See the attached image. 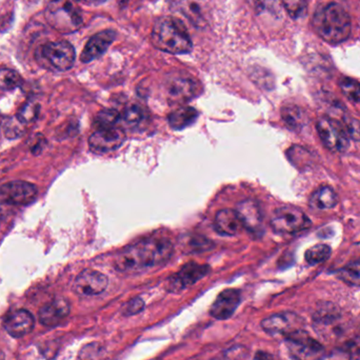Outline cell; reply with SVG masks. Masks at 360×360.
Returning a JSON list of instances; mask_svg holds the SVG:
<instances>
[{
	"instance_id": "38",
	"label": "cell",
	"mask_w": 360,
	"mask_h": 360,
	"mask_svg": "<svg viewBox=\"0 0 360 360\" xmlns=\"http://www.w3.org/2000/svg\"><path fill=\"white\" fill-rule=\"evenodd\" d=\"M75 1L86 4V6H99V4H103L105 0H75Z\"/></svg>"
},
{
	"instance_id": "39",
	"label": "cell",
	"mask_w": 360,
	"mask_h": 360,
	"mask_svg": "<svg viewBox=\"0 0 360 360\" xmlns=\"http://www.w3.org/2000/svg\"><path fill=\"white\" fill-rule=\"evenodd\" d=\"M254 360H273V357L269 353L259 351V352L256 353Z\"/></svg>"
},
{
	"instance_id": "18",
	"label": "cell",
	"mask_w": 360,
	"mask_h": 360,
	"mask_svg": "<svg viewBox=\"0 0 360 360\" xmlns=\"http://www.w3.org/2000/svg\"><path fill=\"white\" fill-rule=\"evenodd\" d=\"M34 317L29 311L18 310L11 313L4 321V330L12 338H20L31 333L34 329Z\"/></svg>"
},
{
	"instance_id": "15",
	"label": "cell",
	"mask_w": 360,
	"mask_h": 360,
	"mask_svg": "<svg viewBox=\"0 0 360 360\" xmlns=\"http://www.w3.org/2000/svg\"><path fill=\"white\" fill-rule=\"evenodd\" d=\"M210 272L207 264L188 262L184 264L177 274L169 279L168 288L170 291L179 292L184 288L194 285Z\"/></svg>"
},
{
	"instance_id": "25",
	"label": "cell",
	"mask_w": 360,
	"mask_h": 360,
	"mask_svg": "<svg viewBox=\"0 0 360 360\" xmlns=\"http://www.w3.org/2000/svg\"><path fill=\"white\" fill-rule=\"evenodd\" d=\"M283 122L292 130H302L307 124V116L297 105H287L281 110Z\"/></svg>"
},
{
	"instance_id": "37",
	"label": "cell",
	"mask_w": 360,
	"mask_h": 360,
	"mask_svg": "<svg viewBox=\"0 0 360 360\" xmlns=\"http://www.w3.org/2000/svg\"><path fill=\"white\" fill-rule=\"evenodd\" d=\"M44 137L40 136L39 139H38L37 143H33V145L31 146V151L33 154H38L40 153V152L42 151V141H44Z\"/></svg>"
},
{
	"instance_id": "27",
	"label": "cell",
	"mask_w": 360,
	"mask_h": 360,
	"mask_svg": "<svg viewBox=\"0 0 360 360\" xmlns=\"http://www.w3.org/2000/svg\"><path fill=\"white\" fill-rule=\"evenodd\" d=\"M120 120V114L116 110L105 109L101 110L95 118V126L97 130L103 129L116 128Z\"/></svg>"
},
{
	"instance_id": "6",
	"label": "cell",
	"mask_w": 360,
	"mask_h": 360,
	"mask_svg": "<svg viewBox=\"0 0 360 360\" xmlns=\"http://www.w3.org/2000/svg\"><path fill=\"white\" fill-rule=\"evenodd\" d=\"M308 216L294 205H283L273 212L271 226L273 230L283 234H294L310 228Z\"/></svg>"
},
{
	"instance_id": "3",
	"label": "cell",
	"mask_w": 360,
	"mask_h": 360,
	"mask_svg": "<svg viewBox=\"0 0 360 360\" xmlns=\"http://www.w3.org/2000/svg\"><path fill=\"white\" fill-rule=\"evenodd\" d=\"M152 42L158 50L170 54H186L193 44L186 27L176 18L164 16L158 18L152 30Z\"/></svg>"
},
{
	"instance_id": "5",
	"label": "cell",
	"mask_w": 360,
	"mask_h": 360,
	"mask_svg": "<svg viewBox=\"0 0 360 360\" xmlns=\"http://www.w3.org/2000/svg\"><path fill=\"white\" fill-rule=\"evenodd\" d=\"M285 345L293 360H323L326 350L314 338L304 330L285 336Z\"/></svg>"
},
{
	"instance_id": "22",
	"label": "cell",
	"mask_w": 360,
	"mask_h": 360,
	"mask_svg": "<svg viewBox=\"0 0 360 360\" xmlns=\"http://www.w3.org/2000/svg\"><path fill=\"white\" fill-rule=\"evenodd\" d=\"M309 202L313 209H333L338 205V195L331 186H321L311 195Z\"/></svg>"
},
{
	"instance_id": "9",
	"label": "cell",
	"mask_w": 360,
	"mask_h": 360,
	"mask_svg": "<svg viewBox=\"0 0 360 360\" xmlns=\"http://www.w3.org/2000/svg\"><path fill=\"white\" fill-rule=\"evenodd\" d=\"M41 54L58 71H68L75 63V49L68 41L48 42L41 46Z\"/></svg>"
},
{
	"instance_id": "35",
	"label": "cell",
	"mask_w": 360,
	"mask_h": 360,
	"mask_svg": "<svg viewBox=\"0 0 360 360\" xmlns=\"http://www.w3.org/2000/svg\"><path fill=\"white\" fill-rule=\"evenodd\" d=\"M21 124H22L19 122L17 117L8 120L6 124V128H4V134H6V136L10 139H14L21 136L23 133V128Z\"/></svg>"
},
{
	"instance_id": "20",
	"label": "cell",
	"mask_w": 360,
	"mask_h": 360,
	"mask_svg": "<svg viewBox=\"0 0 360 360\" xmlns=\"http://www.w3.org/2000/svg\"><path fill=\"white\" fill-rule=\"evenodd\" d=\"M237 214L243 222V228L251 232H258L262 226V216L259 205L253 199H245L238 203Z\"/></svg>"
},
{
	"instance_id": "10",
	"label": "cell",
	"mask_w": 360,
	"mask_h": 360,
	"mask_svg": "<svg viewBox=\"0 0 360 360\" xmlns=\"http://www.w3.org/2000/svg\"><path fill=\"white\" fill-rule=\"evenodd\" d=\"M171 10L184 16L194 27H205L210 16L209 0H170Z\"/></svg>"
},
{
	"instance_id": "17",
	"label": "cell",
	"mask_w": 360,
	"mask_h": 360,
	"mask_svg": "<svg viewBox=\"0 0 360 360\" xmlns=\"http://www.w3.org/2000/svg\"><path fill=\"white\" fill-rule=\"evenodd\" d=\"M115 37L116 33L113 30H105L91 37L80 56L82 63H91L105 54V51L113 44Z\"/></svg>"
},
{
	"instance_id": "29",
	"label": "cell",
	"mask_w": 360,
	"mask_h": 360,
	"mask_svg": "<svg viewBox=\"0 0 360 360\" xmlns=\"http://www.w3.org/2000/svg\"><path fill=\"white\" fill-rule=\"evenodd\" d=\"M22 84V78L14 70H0V89L4 91H13Z\"/></svg>"
},
{
	"instance_id": "32",
	"label": "cell",
	"mask_w": 360,
	"mask_h": 360,
	"mask_svg": "<svg viewBox=\"0 0 360 360\" xmlns=\"http://www.w3.org/2000/svg\"><path fill=\"white\" fill-rule=\"evenodd\" d=\"M143 117H145V112H143V108L139 107V105H129L122 114V120L130 127H135L141 124Z\"/></svg>"
},
{
	"instance_id": "19",
	"label": "cell",
	"mask_w": 360,
	"mask_h": 360,
	"mask_svg": "<svg viewBox=\"0 0 360 360\" xmlns=\"http://www.w3.org/2000/svg\"><path fill=\"white\" fill-rule=\"evenodd\" d=\"M70 313V304L65 298H57L39 311V321L46 327H55Z\"/></svg>"
},
{
	"instance_id": "24",
	"label": "cell",
	"mask_w": 360,
	"mask_h": 360,
	"mask_svg": "<svg viewBox=\"0 0 360 360\" xmlns=\"http://www.w3.org/2000/svg\"><path fill=\"white\" fill-rule=\"evenodd\" d=\"M330 360H360V336L348 340L335 349Z\"/></svg>"
},
{
	"instance_id": "14",
	"label": "cell",
	"mask_w": 360,
	"mask_h": 360,
	"mask_svg": "<svg viewBox=\"0 0 360 360\" xmlns=\"http://www.w3.org/2000/svg\"><path fill=\"white\" fill-rule=\"evenodd\" d=\"M199 86L197 82L188 76H173L167 82V93L169 101L173 103H186L198 94Z\"/></svg>"
},
{
	"instance_id": "30",
	"label": "cell",
	"mask_w": 360,
	"mask_h": 360,
	"mask_svg": "<svg viewBox=\"0 0 360 360\" xmlns=\"http://www.w3.org/2000/svg\"><path fill=\"white\" fill-rule=\"evenodd\" d=\"M340 86L351 103H360V82L352 78L345 77L340 80Z\"/></svg>"
},
{
	"instance_id": "31",
	"label": "cell",
	"mask_w": 360,
	"mask_h": 360,
	"mask_svg": "<svg viewBox=\"0 0 360 360\" xmlns=\"http://www.w3.org/2000/svg\"><path fill=\"white\" fill-rule=\"evenodd\" d=\"M40 107L38 103L34 101H27L23 103L22 107L19 109L16 117L18 118L21 124H31L37 120L38 114H39Z\"/></svg>"
},
{
	"instance_id": "2",
	"label": "cell",
	"mask_w": 360,
	"mask_h": 360,
	"mask_svg": "<svg viewBox=\"0 0 360 360\" xmlns=\"http://www.w3.org/2000/svg\"><path fill=\"white\" fill-rule=\"evenodd\" d=\"M313 27L329 44L346 41L351 34V18L340 4L332 2L319 6L313 16Z\"/></svg>"
},
{
	"instance_id": "23",
	"label": "cell",
	"mask_w": 360,
	"mask_h": 360,
	"mask_svg": "<svg viewBox=\"0 0 360 360\" xmlns=\"http://www.w3.org/2000/svg\"><path fill=\"white\" fill-rule=\"evenodd\" d=\"M198 117V112L192 107H179L169 115V124L174 130H184Z\"/></svg>"
},
{
	"instance_id": "11",
	"label": "cell",
	"mask_w": 360,
	"mask_h": 360,
	"mask_svg": "<svg viewBox=\"0 0 360 360\" xmlns=\"http://www.w3.org/2000/svg\"><path fill=\"white\" fill-rule=\"evenodd\" d=\"M304 321L293 312H281L262 319V328L270 335L288 336L302 330Z\"/></svg>"
},
{
	"instance_id": "28",
	"label": "cell",
	"mask_w": 360,
	"mask_h": 360,
	"mask_svg": "<svg viewBox=\"0 0 360 360\" xmlns=\"http://www.w3.org/2000/svg\"><path fill=\"white\" fill-rule=\"evenodd\" d=\"M331 248L327 245H316L314 247L307 250L306 257L307 262L311 266L323 264L331 255Z\"/></svg>"
},
{
	"instance_id": "8",
	"label": "cell",
	"mask_w": 360,
	"mask_h": 360,
	"mask_svg": "<svg viewBox=\"0 0 360 360\" xmlns=\"http://www.w3.org/2000/svg\"><path fill=\"white\" fill-rule=\"evenodd\" d=\"M37 186L22 180H14L0 186V203L11 205H30L37 196Z\"/></svg>"
},
{
	"instance_id": "12",
	"label": "cell",
	"mask_w": 360,
	"mask_h": 360,
	"mask_svg": "<svg viewBox=\"0 0 360 360\" xmlns=\"http://www.w3.org/2000/svg\"><path fill=\"white\" fill-rule=\"evenodd\" d=\"M124 141H126V134L120 129H103V130L95 131L91 135L89 139V146L91 151L103 154L120 149Z\"/></svg>"
},
{
	"instance_id": "7",
	"label": "cell",
	"mask_w": 360,
	"mask_h": 360,
	"mask_svg": "<svg viewBox=\"0 0 360 360\" xmlns=\"http://www.w3.org/2000/svg\"><path fill=\"white\" fill-rule=\"evenodd\" d=\"M317 131L323 145L330 151L342 153L349 149V137L342 124L330 117H321L317 122Z\"/></svg>"
},
{
	"instance_id": "21",
	"label": "cell",
	"mask_w": 360,
	"mask_h": 360,
	"mask_svg": "<svg viewBox=\"0 0 360 360\" xmlns=\"http://www.w3.org/2000/svg\"><path fill=\"white\" fill-rule=\"evenodd\" d=\"M214 226L219 234L234 236L239 234L243 226L236 210L224 209L218 212L214 220Z\"/></svg>"
},
{
	"instance_id": "1",
	"label": "cell",
	"mask_w": 360,
	"mask_h": 360,
	"mask_svg": "<svg viewBox=\"0 0 360 360\" xmlns=\"http://www.w3.org/2000/svg\"><path fill=\"white\" fill-rule=\"evenodd\" d=\"M173 251L174 248L168 239H146L122 250L116 256L114 266L120 272H139L164 264L172 257Z\"/></svg>"
},
{
	"instance_id": "40",
	"label": "cell",
	"mask_w": 360,
	"mask_h": 360,
	"mask_svg": "<svg viewBox=\"0 0 360 360\" xmlns=\"http://www.w3.org/2000/svg\"><path fill=\"white\" fill-rule=\"evenodd\" d=\"M0 360H6V357H4V354L1 351H0Z\"/></svg>"
},
{
	"instance_id": "33",
	"label": "cell",
	"mask_w": 360,
	"mask_h": 360,
	"mask_svg": "<svg viewBox=\"0 0 360 360\" xmlns=\"http://www.w3.org/2000/svg\"><path fill=\"white\" fill-rule=\"evenodd\" d=\"M347 136L355 141H360V122L356 118L345 116L342 122H340Z\"/></svg>"
},
{
	"instance_id": "4",
	"label": "cell",
	"mask_w": 360,
	"mask_h": 360,
	"mask_svg": "<svg viewBox=\"0 0 360 360\" xmlns=\"http://www.w3.org/2000/svg\"><path fill=\"white\" fill-rule=\"evenodd\" d=\"M46 19L51 27L63 34L74 33L82 25V14L70 0H52L46 6Z\"/></svg>"
},
{
	"instance_id": "34",
	"label": "cell",
	"mask_w": 360,
	"mask_h": 360,
	"mask_svg": "<svg viewBox=\"0 0 360 360\" xmlns=\"http://www.w3.org/2000/svg\"><path fill=\"white\" fill-rule=\"evenodd\" d=\"M285 10L292 18H300L307 12V0H283Z\"/></svg>"
},
{
	"instance_id": "13",
	"label": "cell",
	"mask_w": 360,
	"mask_h": 360,
	"mask_svg": "<svg viewBox=\"0 0 360 360\" xmlns=\"http://www.w3.org/2000/svg\"><path fill=\"white\" fill-rule=\"evenodd\" d=\"M109 279L103 273L94 270H84L76 277L73 290L77 295L89 297L99 295L107 289Z\"/></svg>"
},
{
	"instance_id": "16",
	"label": "cell",
	"mask_w": 360,
	"mask_h": 360,
	"mask_svg": "<svg viewBox=\"0 0 360 360\" xmlns=\"http://www.w3.org/2000/svg\"><path fill=\"white\" fill-rule=\"evenodd\" d=\"M239 304H240V292L238 290H224L212 304L210 314L218 321H226L234 314Z\"/></svg>"
},
{
	"instance_id": "26",
	"label": "cell",
	"mask_w": 360,
	"mask_h": 360,
	"mask_svg": "<svg viewBox=\"0 0 360 360\" xmlns=\"http://www.w3.org/2000/svg\"><path fill=\"white\" fill-rule=\"evenodd\" d=\"M338 278L353 287H360V259L353 260L336 272Z\"/></svg>"
},
{
	"instance_id": "36",
	"label": "cell",
	"mask_w": 360,
	"mask_h": 360,
	"mask_svg": "<svg viewBox=\"0 0 360 360\" xmlns=\"http://www.w3.org/2000/svg\"><path fill=\"white\" fill-rule=\"evenodd\" d=\"M143 308H145V302L141 297H135L124 307L122 313L124 316H133L141 313Z\"/></svg>"
}]
</instances>
